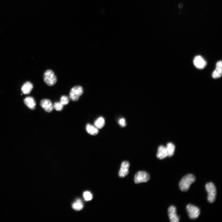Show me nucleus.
Masks as SVG:
<instances>
[{"mask_svg":"<svg viewBox=\"0 0 222 222\" xmlns=\"http://www.w3.org/2000/svg\"><path fill=\"white\" fill-rule=\"evenodd\" d=\"M43 80L48 85L51 86L54 85L57 81V78L54 72L51 70L46 71L43 75Z\"/></svg>","mask_w":222,"mask_h":222,"instance_id":"obj_3","label":"nucleus"},{"mask_svg":"<svg viewBox=\"0 0 222 222\" xmlns=\"http://www.w3.org/2000/svg\"><path fill=\"white\" fill-rule=\"evenodd\" d=\"M83 207V203L80 199H77L72 205V207L76 210L79 211L81 210Z\"/></svg>","mask_w":222,"mask_h":222,"instance_id":"obj_18","label":"nucleus"},{"mask_svg":"<svg viewBox=\"0 0 222 222\" xmlns=\"http://www.w3.org/2000/svg\"><path fill=\"white\" fill-rule=\"evenodd\" d=\"M149 175L146 172L140 171L135 175L134 181L136 183H139L148 181L150 179Z\"/></svg>","mask_w":222,"mask_h":222,"instance_id":"obj_6","label":"nucleus"},{"mask_svg":"<svg viewBox=\"0 0 222 222\" xmlns=\"http://www.w3.org/2000/svg\"><path fill=\"white\" fill-rule=\"evenodd\" d=\"M63 105L60 102H56L53 105V108L57 111H61L63 109Z\"/></svg>","mask_w":222,"mask_h":222,"instance_id":"obj_19","label":"nucleus"},{"mask_svg":"<svg viewBox=\"0 0 222 222\" xmlns=\"http://www.w3.org/2000/svg\"><path fill=\"white\" fill-rule=\"evenodd\" d=\"M167 156V154L166 147L160 146L158 148L157 154V157L160 159L165 158Z\"/></svg>","mask_w":222,"mask_h":222,"instance_id":"obj_13","label":"nucleus"},{"mask_svg":"<svg viewBox=\"0 0 222 222\" xmlns=\"http://www.w3.org/2000/svg\"><path fill=\"white\" fill-rule=\"evenodd\" d=\"M168 212L170 221L171 222H178L179 221V217L176 214L175 207L173 206H170L168 208Z\"/></svg>","mask_w":222,"mask_h":222,"instance_id":"obj_8","label":"nucleus"},{"mask_svg":"<svg viewBox=\"0 0 222 222\" xmlns=\"http://www.w3.org/2000/svg\"><path fill=\"white\" fill-rule=\"evenodd\" d=\"M167 154V156L171 157L174 153L175 150V146L171 142L167 144L166 147Z\"/></svg>","mask_w":222,"mask_h":222,"instance_id":"obj_16","label":"nucleus"},{"mask_svg":"<svg viewBox=\"0 0 222 222\" xmlns=\"http://www.w3.org/2000/svg\"><path fill=\"white\" fill-rule=\"evenodd\" d=\"M86 130L88 134L92 135H96L98 133V129L95 126L89 124L87 125Z\"/></svg>","mask_w":222,"mask_h":222,"instance_id":"obj_15","label":"nucleus"},{"mask_svg":"<svg viewBox=\"0 0 222 222\" xmlns=\"http://www.w3.org/2000/svg\"><path fill=\"white\" fill-rule=\"evenodd\" d=\"M24 102L25 105L30 109L33 110L35 109L36 104L33 97H26L24 100Z\"/></svg>","mask_w":222,"mask_h":222,"instance_id":"obj_12","label":"nucleus"},{"mask_svg":"<svg viewBox=\"0 0 222 222\" xmlns=\"http://www.w3.org/2000/svg\"><path fill=\"white\" fill-rule=\"evenodd\" d=\"M193 62L195 66L199 69L204 68L207 64L206 60L199 55L197 56L194 57Z\"/></svg>","mask_w":222,"mask_h":222,"instance_id":"obj_7","label":"nucleus"},{"mask_svg":"<svg viewBox=\"0 0 222 222\" xmlns=\"http://www.w3.org/2000/svg\"><path fill=\"white\" fill-rule=\"evenodd\" d=\"M40 105L48 113L52 111L54 109L51 101L48 99L42 100L40 102Z\"/></svg>","mask_w":222,"mask_h":222,"instance_id":"obj_9","label":"nucleus"},{"mask_svg":"<svg viewBox=\"0 0 222 222\" xmlns=\"http://www.w3.org/2000/svg\"><path fill=\"white\" fill-rule=\"evenodd\" d=\"M69 102L68 97L66 96H62L60 100V102L63 105H65L67 104Z\"/></svg>","mask_w":222,"mask_h":222,"instance_id":"obj_21","label":"nucleus"},{"mask_svg":"<svg viewBox=\"0 0 222 222\" xmlns=\"http://www.w3.org/2000/svg\"><path fill=\"white\" fill-rule=\"evenodd\" d=\"M83 197L86 201H90L92 198V196L91 193L88 191H86L84 193Z\"/></svg>","mask_w":222,"mask_h":222,"instance_id":"obj_20","label":"nucleus"},{"mask_svg":"<svg viewBox=\"0 0 222 222\" xmlns=\"http://www.w3.org/2000/svg\"><path fill=\"white\" fill-rule=\"evenodd\" d=\"M186 209L189 217L192 219L197 218L200 213L199 208L192 204L187 205L186 206Z\"/></svg>","mask_w":222,"mask_h":222,"instance_id":"obj_5","label":"nucleus"},{"mask_svg":"<svg viewBox=\"0 0 222 222\" xmlns=\"http://www.w3.org/2000/svg\"><path fill=\"white\" fill-rule=\"evenodd\" d=\"M195 180V176L192 174H189L184 176L180 181L179 186L180 189L182 191H187L191 185Z\"/></svg>","mask_w":222,"mask_h":222,"instance_id":"obj_1","label":"nucleus"},{"mask_svg":"<svg viewBox=\"0 0 222 222\" xmlns=\"http://www.w3.org/2000/svg\"><path fill=\"white\" fill-rule=\"evenodd\" d=\"M222 74V61L220 60L217 62L215 69L212 72V76L213 78H218L221 76Z\"/></svg>","mask_w":222,"mask_h":222,"instance_id":"obj_11","label":"nucleus"},{"mask_svg":"<svg viewBox=\"0 0 222 222\" xmlns=\"http://www.w3.org/2000/svg\"><path fill=\"white\" fill-rule=\"evenodd\" d=\"M205 187L208 193V200L210 203L214 202L216 195V189L215 185L212 182L208 183L206 184Z\"/></svg>","mask_w":222,"mask_h":222,"instance_id":"obj_2","label":"nucleus"},{"mask_svg":"<svg viewBox=\"0 0 222 222\" xmlns=\"http://www.w3.org/2000/svg\"><path fill=\"white\" fill-rule=\"evenodd\" d=\"M95 126L97 129H101L104 125L105 121L102 117H100L96 120L94 122Z\"/></svg>","mask_w":222,"mask_h":222,"instance_id":"obj_17","label":"nucleus"},{"mask_svg":"<svg viewBox=\"0 0 222 222\" xmlns=\"http://www.w3.org/2000/svg\"><path fill=\"white\" fill-rule=\"evenodd\" d=\"M129 166V163L127 161H125L122 162L119 172V175L120 177H124L128 174Z\"/></svg>","mask_w":222,"mask_h":222,"instance_id":"obj_10","label":"nucleus"},{"mask_svg":"<svg viewBox=\"0 0 222 222\" xmlns=\"http://www.w3.org/2000/svg\"><path fill=\"white\" fill-rule=\"evenodd\" d=\"M118 122L120 125L122 127H125L126 125L125 120L124 118L120 119Z\"/></svg>","mask_w":222,"mask_h":222,"instance_id":"obj_22","label":"nucleus"},{"mask_svg":"<svg viewBox=\"0 0 222 222\" xmlns=\"http://www.w3.org/2000/svg\"><path fill=\"white\" fill-rule=\"evenodd\" d=\"M83 92L82 87L80 86H76L73 87L69 93V98L73 101H78L79 97Z\"/></svg>","mask_w":222,"mask_h":222,"instance_id":"obj_4","label":"nucleus"},{"mask_svg":"<svg viewBox=\"0 0 222 222\" xmlns=\"http://www.w3.org/2000/svg\"><path fill=\"white\" fill-rule=\"evenodd\" d=\"M33 88V85L30 82H27L22 86L21 90L23 93L27 94H29Z\"/></svg>","mask_w":222,"mask_h":222,"instance_id":"obj_14","label":"nucleus"}]
</instances>
